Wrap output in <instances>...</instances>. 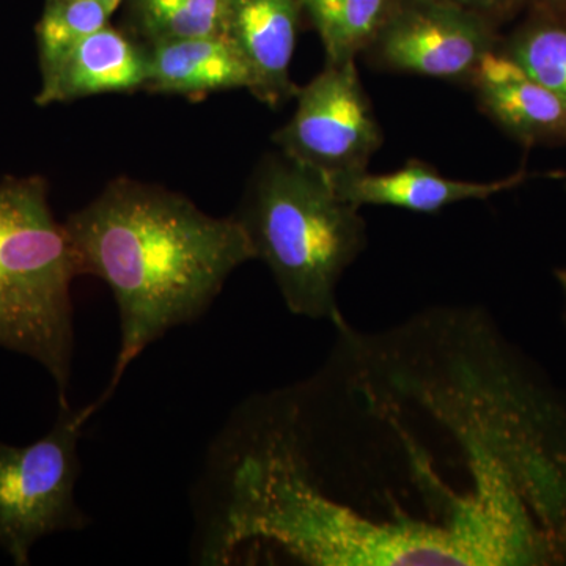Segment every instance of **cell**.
<instances>
[{
	"mask_svg": "<svg viewBox=\"0 0 566 566\" xmlns=\"http://www.w3.org/2000/svg\"><path fill=\"white\" fill-rule=\"evenodd\" d=\"M334 327L316 374L245 401L211 449L216 558L565 566L566 400L491 316Z\"/></svg>",
	"mask_w": 566,
	"mask_h": 566,
	"instance_id": "1",
	"label": "cell"
},
{
	"mask_svg": "<svg viewBox=\"0 0 566 566\" xmlns=\"http://www.w3.org/2000/svg\"><path fill=\"white\" fill-rule=\"evenodd\" d=\"M81 275L109 286L120 348L98 412L142 353L177 327L202 318L230 275L255 260L234 216L214 218L181 193L118 178L65 222Z\"/></svg>",
	"mask_w": 566,
	"mask_h": 566,
	"instance_id": "2",
	"label": "cell"
},
{
	"mask_svg": "<svg viewBox=\"0 0 566 566\" xmlns=\"http://www.w3.org/2000/svg\"><path fill=\"white\" fill-rule=\"evenodd\" d=\"M360 208L345 202L324 175L271 153L253 170L234 218L248 233L286 308L335 323L337 286L367 248Z\"/></svg>",
	"mask_w": 566,
	"mask_h": 566,
	"instance_id": "3",
	"label": "cell"
},
{
	"mask_svg": "<svg viewBox=\"0 0 566 566\" xmlns=\"http://www.w3.org/2000/svg\"><path fill=\"white\" fill-rule=\"evenodd\" d=\"M65 222L41 177L0 181V348L35 360L69 406L74 360L71 285L80 277Z\"/></svg>",
	"mask_w": 566,
	"mask_h": 566,
	"instance_id": "4",
	"label": "cell"
},
{
	"mask_svg": "<svg viewBox=\"0 0 566 566\" xmlns=\"http://www.w3.org/2000/svg\"><path fill=\"white\" fill-rule=\"evenodd\" d=\"M93 415L92 403L59 406L57 419L39 441H0V551L14 565H31L40 539L91 526V516L77 504L76 486L80 441Z\"/></svg>",
	"mask_w": 566,
	"mask_h": 566,
	"instance_id": "5",
	"label": "cell"
},
{
	"mask_svg": "<svg viewBox=\"0 0 566 566\" xmlns=\"http://www.w3.org/2000/svg\"><path fill=\"white\" fill-rule=\"evenodd\" d=\"M294 96L292 118L273 136L279 151L327 180L365 172L385 134L356 61L326 63Z\"/></svg>",
	"mask_w": 566,
	"mask_h": 566,
	"instance_id": "6",
	"label": "cell"
},
{
	"mask_svg": "<svg viewBox=\"0 0 566 566\" xmlns=\"http://www.w3.org/2000/svg\"><path fill=\"white\" fill-rule=\"evenodd\" d=\"M494 51L493 29L482 14L433 0H397L364 54L376 69L471 84Z\"/></svg>",
	"mask_w": 566,
	"mask_h": 566,
	"instance_id": "7",
	"label": "cell"
},
{
	"mask_svg": "<svg viewBox=\"0 0 566 566\" xmlns=\"http://www.w3.org/2000/svg\"><path fill=\"white\" fill-rule=\"evenodd\" d=\"M148 81V50L125 32L106 25L82 40L41 73L39 106L71 103L106 93L145 91Z\"/></svg>",
	"mask_w": 566,
	"mask_h": 566,
	"instance_id": "8",
	"label": "cell"
},
{
	"mask_svg": "<svg viewBox=\"0 0 566 566\" xmlns=\"http://www.w3.org/2000/svg\"><path fill=\"white\" fill-rule=\"evenodd\" d=\"M301 13V0L230 2L227 35L251 69L252 95L266 106L279 107L296 95L290 69Z\"/></svg>",
	"mask_w": 566,
	"mask_h": 566,
	"instance_id": "9",
	"label": "cell"
},
{
	"mask_svg": "<svg viewBox=\"0 0 566 566\" xmlns=\"http://www.w3.org/2000/svg\"><path fill=\"white\" fill-rule=\"evenodd\" d=\"M524 170L494 181H469L444 177L430 164L411 159L389 174H360L329 180L345 202L354 207H392L401 210L438 212L468 200H488L526 181Z\"/></svg>",
	"mask_w": 566,
	"mask_h": 566,
	"instance_id": "10",
	"label": "cell"
},
{
	"mask_svg": "<svg viewBox=\"0 0 566 566\" xmlns=\"http://www.w3.org/2000/svg\"><path fill=\"white\" fill-rule=\"evenodd\" d=\"M471 85L480 109L515 139L527 145L566 140L565 99L505 52L488 54Z\"/></svg>",
	"mask_w": 566,
	"mask_h": 566,
	"instance_id": "11",
	"label": "cell"
},
{
	"mask_svg": "<svg viewBox=\"0 0 566 566\" xmlns=\"http://www.w3.org/2000/svg\"><path fill=\"white\" fill-rule=\"evenodd\" d=\"M147 92L203 96L251 92L253 77L243 55L227 33L148 44Z\"/></svg>",
	"mask_w": 566,
	"mask_h": 566,
	"instance_id": "12",
	"label": "cell"
},
{
	"mask_svg": "<svg viewBox=\"0 0 566 566\" xmlns=\"http://www.w3.org/2000/svg\"><path fill=\"white\" fill-rule=\"evenodd\" d=\"M322 40L326 63L356 61L385 24L394 0H301Z\"/></svg>",
	"mask_w": 566,
	"mask_h": 566,
	"instance_id": "13",
	"label": "cell"
},
{
	"mask_svg": "<svg viewBox=\"0 0 566 566\" xmlns=\"http://www.w3.org/2000/svg\"><path fill=\"white\" fill-rule=\"evenodd\" d=\"M232 0H132L134 29L145 46L227 33Z\"/></svg>",
	"mask_w": 566,
	"mask_h": 566,
	"instance_id": "14",
	"label": "cell"
},
{
	"mask_svg": "<svg viewBox=\"0 0 566 566\" xmlns=\"http://www.w3.org/2000/svg\"><path fill=\"white\" fill-rule=\"evenodd\" d=\"M112 14L99 0H46L36 24L41 73L61 62L82 40L109 25Z\"/></svg>",
	"mask_w": 566,
	"mask_h": 566,
	"instance_id": "15",
	"label": "cell"
},
{
	"mask_svg": "<svg viewBox=\"0 0 566 566\" xmlns=\"http://www.w3.org/2000/svg\"><path fill=\"white\" fill-rule=\"evenodd\" d=\"M504 52L520 63L528 76L566 102V29L554 25L528 29Z\"/></svg>",
	"mask_w": 566,
	"mask_h": 566,
	"instance_id": "16",
	"label": "cell"
},
{
	"mask_svg": "<svg viewBox=\"0 0 566 566\" xmlns=\"http://www.w3.org/2000/svg\"><path fill=\"white\" fill-rule=\"evenodd\" d=\"M433 2L449 3V6L460 7L485 17L486 13L501 9L509 0H433Z\"/></svg>",
	"mask_w": 566,
	"mask_h": 566,
	"instance_id": "17",
	"label": "cell"
},
{
	"mask_svg": "<svg viewBox=\"0 0 566 566\" xmlns=\"http://www.w3.org/2000/svg\"><path fill=\"white\" fill-rule=\"evenodd\" d=\"M556 279H557L558 286H560L562 296H564L565 319H566V270H557Z\"/></svg>",
	"mask_w": 566,
	"mask_h": 566,
	"instance_id": "18",
	"label": "cell"
},
{
	"mask_svg": "<svg viewBox=\"0 0 566 566\" xmlns=\"http://www.w3.org/2000/svg\"><path fill=\"white\" fill-rule=\"evenodd\" d=\"M99 2H103L114 13L117 7L120 6L122 0H99Z\"/></svg>",
	"mask_w": 566,
	"mask_h": 566,
	"instance_id": "19",
	"label": "cell"
},
{
	"mask_svg": "<svg viewBox=\"0 0 566 566\" xmlns=\"http://www.w3.org/2000/svg\"><path fill=\"white\" fill-rule=\"evenodd\" d=\"M553 2L558 3V6L566 7V0H553Z\"/></svg>",
	"mask_w": 566,
	"mask_h": 566,
	"instance_id": "20",
	"label": "cell"
},
{
	"mask_svg": "<svg viewBox=\"0 0 566 566\" xmlns=\"http://www.w3.org/2000/svg\"><path fill=\"white\" fill-rule=\"evenodd\" d=\"M562 177H565V178H566V174H562Z\"/></svg>",
	"mask_w": 566,
	"mask_h": 566,
	"instance_id": "21",
	"label": "cell"
}]
</instances>
